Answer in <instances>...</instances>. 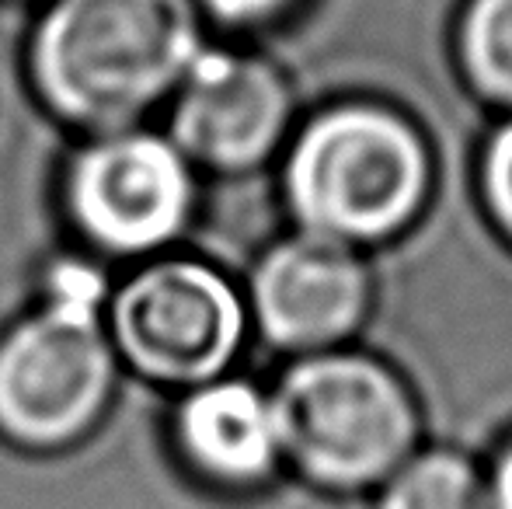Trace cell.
Listing matches in <instances>:
<instances>
[{
  "label": "cell",
  "mask_w": 512,
  "mask_h": 509,
  "mask_svg": "<svg viewBox=\"0 0 512 509\" xmlns=\"http://www.w3.org/2000/svg\"><path fill=\"white\" fill-rule=\"evenodd\" d=\"M199 60L189 0H60L35 39V77L81 123L147 109Z\"/></svg>",
  "instance_id": "cell-1"
},
{
  "label": "cell",
  "mask_w": 512,
  "mask_h": 509,
  "mask_svg": "<svg viewBox=\"0 0 512 509\" xmlns=\"http://www.w3.org/2000/svg\"><path fill=\"white\" fill-rule=\"evenodd\" d=\"M425 192V150L394 116L349 109L300 136L290 199L310 238L363 241L405 224Z\"/></svg>",
  "instance_id": "cell-2"
},
{
  "label": "cell",
  "mask_w": 512,
  "mask_h": 509,
  "mask_svg": "<svg viewBox=\"0 0 512 509\" xmlns=\"http://www.w3.org/2000/svg\"><path fill=\"white\" fill-rule=\"evenodd\" d=\"M269 405L279 450L328 485H363L387 475L415 436L401 384L359 356L300 363Z\"/></svg>",
  "instance_id": "cell-3"
},
{
  "label": "cell",
  "mask_w": 512,
  "mask_h": 509,
  "mask_svg": "<svg viewBox=\"0 0 512 509\" xmlns=\"http://www.w3.org/2000/svg\"><path fill=\"white\" fill-rule=\"evenodd\" d=\"M98 279L67 269L53 307L14 328L0 346V426L28 443L77 433L102 405L112 356L95 325Z\"/></svg>",
  "instance_id": "cell-4"
},
{
  "label": "cell",
  "mask_w": 512,
  "mask_h": 509,
  "mask_svg": "<svg viewBox=\"0 0 512 509\" xmlns=\"http://www.w3.org/2000/svg\"><path fill=\"white\" fill-rule=\"evenodd\" d=\"M115 335L140 370L164 381H206L234 356L241 307L213 269L164 262L140 272L115 304Z\"/></svg>",
  "instance_id": "cell-5"
},
{
  "label": "cell",
  "mask_w": 512,
  "mask_h": 509,
  "mask_svg": "<svg viewBox=\"0 0 512 509\" xmlns=\"http://www.w3.org/2000/svg\"><path fill=\"white\" fill-rule=\"evenodd\" d=\"M189 171L171 143L129 133L91 147L70 178L84 231L115 252H147L182 227Z\"/></svg>",
  "instance_id": "cell-6"
},
{
  "label": "cell",
  "mask_w": 512,
  "mask_h": 509,
  "mask_svg": "<svg viewBox=\"0 0 512 509\" xmlns=\"http://www.w3.org/2000/svg\"><path fill=\"white\" fill-rule=\"evenodd\" d=\"M286 123V91L269 67L230 53H199L185 74L175 133L189 154L241 168L276 143Z\"/></svg>",
  "instance_id": "cell-7"
},
{
  "label": "cell",
  "mask_w": 512,
  "mask_h": 509,
  "mask_svg": "<svg viewBox=\"0 0 512 509\" xmlns=\"http://www.w3.org/2000/svg\"><path fill=\"white\" fill-rule=\"evenodd\" d=\"M366 300L363 269L335 241L276 248L255 276V307L279 346H321L356 325Z\"/></svg>",
  "instance_id": "cell-8"
},
{
  "label": "cell",
  "mask_w": 512,
  "mask_h": 509,
  "mask_svg": "<svg viewBox=\"0 0 512 509\" xmlns=\"http://www.w3.org/2000/svg\"><path fill=\"white\" fill-rule=\"evenodd\" d=\"M182 440L220 478H255L279 454L272 405L255 387L237 381L209 384L185 401Z\"/></svg>",
  "instance_id": "cell-9"
},
{
  "label": "cell",
  "mask_w": 512,
  "mask_h": 509,
  "mask_svg": "<svg viewBox=\"0 0 512 509\" xmlns=\"http://www.w3.org/2000/svg\"><path fill=\"white\" fill-rule=\"evenodd\" d=\"M384 509H488V496L460 457L429 454L394 478Z\"/></svg>",
  "instance_id": "cell-10"
},
{
  "label": "cell",
  "mask_w": 512,
  "mask_h": 509,
  "mask_svg": "<svg viewBox=\"0 0 512 509\" xmlns=\"http://www.w3.org/2000/svg\"><path fill=\"white\" fill-rule=\"evenodd\" d=\"M464 60L488 95L512 102V0H474L464 21Z\"/></svg>",
  "instance_id": "cell-11"
},
{
  "label": "cell",
  "mask_w": 512,
  "mask_h": 509,
  "mask_svg": "<svg viewBox=\"0 0 512 509\" xmlns=\"http://www.w3.org/2000/svg\"><path fill=\"white\" fill-rule=\"evenodd\" d=\"M485 189H488V203H492L495 217H499L502 224H506V231L512 234V126L502 129L492 140V147H488Z\"/></svg>",
  "instance_id": "cell-12"
},
{
  "label": "cell",
  "mask_w": 512,
  "mask_h": 509,
  "mask_svg": "<svg viewBox=\"0 0 512 509\" xmlns=\"http://www.w3.org/2000/svg\"><path fill=\"white\" fill-rule=\"evenodd\" d=\"M220 18L230 21H251V18H262V14L276 11L283 0H206Z\"/></svg>",
  "instance_id": "cell-13"
},
{
  "label": "cell",
  "mask_w": 512,
  "mask_h": 509,
  "mask_svg": "<svg viewBox=\"0 0 512 509\" xmlns=\"http://www.w3.org/2000/svg\"><path fill=\"white\" fill-rule=\"evenodd\" d=\"M492 509H512V450L502 457L492 485Z\"/></svg>",
  "instance_id": "cell-14"
}]
</instances>
